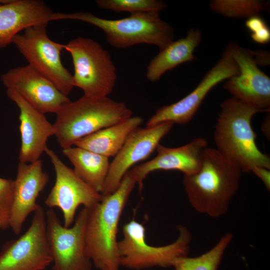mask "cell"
Masks as SVG:
<instances>
[{"mask_svg":"<svg viewBox=\"0 0 270 270\" xmlns=\"http://www.w3.org/2000/svg\"><path fill=\"white\" fill-rule=\"evenodd\" d=\"M136 180L131 169L122 178L117 189L86 208V252L100 270H120L117 233L121 215Z\"/></svg>","mask_w":270,"mask_h":270,"instance_id":"1","label":"cell"},{"mask_svg":"<svg viewBox=\"0 0 270 270\" xmlns=\"http://www.w3.org/2000/svg\"><path fill=\"white\" fill-rule=\"evenodd\" d=\"M242 172L216 148H206L198 171L184 176L183 184L190 205L210 217L224 215L238 188Z\"/></svg>","mask_w":270,"mask_h":270,"instance_id":"2","label":"cell"},{"mask_svg":"<svg viewBox=\"0 0 270 270\" xmlns=\"http://www.w3.org/2000/svg\"><path fill=\"white\" fill-rule=\"evenodd\" d=\"M220 108L214 134L217 150L242 172H251L256 166L270 170V157L258 148L251 124L262 112L234 97L222 102Z\"/></svg>","mask_w":270,"mask_h":270,"instance_id":"3","label":"cell"},{"mask_svg":"<svg viewBox=\"0 0 270 270\" xmlns=\"http://www.w3.org/2000/svg\"><path fill=\"white\" fill-rule=\"evenodd\" d=\"M56 114L54 124L58 143L62 149L74 145L81 138L132 116L124 102L106 97L82 96L62 104Z\"/></svg>","mask_w":270,"mask_h":270,"instance_id":"4","label":"cell"},{"mask_svg":"<svg viewBox=\"0 0 270 270\" xmlns=\"http://www.w3.org/2000/svg\"><path fill=\"white\" fill-rule=\"evenodd\" d=\"M74 20L101 29L108 43L117 48H126L140 44H152L160 50L174 41V30L161 19L159 12H138L118 20L98 17L88 12L53 13L50 21Z\"/></svg>","mask_w":270,"mask_h":270,"instance_id":"5","label":"cell"},{"mask_svg":"<svg viewBox=\"0 0 270 270\" xmlns=\"http://www.w3.org/2000/svg\"><path fill=\"white\" fill-rule=\"evenodd\" d=\"M178 236L173 242L164 246L149 245L146 241L142 224L130 220L122 227V238L118 242L120 266L140 270L154 267L172 266L179 258L188 256L192 236L184 226L178 227Z\"/></svg>","mask_w":270,"mask_h":270,"instance_id":"6","label":"cell"},{"mask_svg":"<svg viewBox=\"0 0 270 270\" xmlns=\"http://www.w3.org/2000/svg\"><path fill=\"white\" fill-rule=\"evenodd\" d=\"M72 58L74 86L82 89L84 96L106 97L112 91L116 69L109 52L90 38L78 37L64 44Z\"/></svg>","mask_w":270,"mask_h":270,"instance_id":"7","label":"cell"},{"mask_svg":"<svg viewBox=\"0 0 270 270\" xmlns=\"http://www.w3.org/2000/svg\"><path fill=\"white\" fill-rule=\"evenodd\" d=\"M48 24L30 26L22 34L16 36L12 43L30 66L49 80L63 94L68 96L74 87L72 76L62 64L61 52L64 44L50 40Z\"/></svg>","mask_w":270,"mask_h":270,"instance_id":"8","label":"cell"},{"mask_svg":"<svg viewBox=\"0 0 270 270\" xmlns=\"http://www.w3.org/2000/svg\"><path fill=\"white\" fill-rule=\"evenodd\" d=\"M86 210L84 208L74 225L66 228L52 208L46 212V237L52 270H92V262L86 252Z\"/></svg>","mask_w":270,"mask_h":270,"instance_id":"9","label":"cell"},{"mask_svg":"<svg viewBox=\"0 0 270 270\" xmlns=\"http://www.w3.org/2000/svg\"><path fill=\"white\" fill-rule=\"evenodd\" d=\"M28 230L6 242L0 251V270H44L52 263L46 237V212L40 205Z\"/></svg>","mask_w":270,"mask_h":270,"instance_id":"10","label":"cell"},{"mask_svg":"<svg viewBox=\"0 0 270 270\" xmlns=\"http://www.w3.org/2000/svg\"><path fill=\"white\" fill-rule=\"evenodd\" d=\"M44 152L56 172L55 183L44 204L50 208H60L63 215V225L69 228L74 222L78 208L81 205L86 208H92L100 200L102 194L81 180L52 150L46 146Z\"/></svg>","mask_w":270,"mask_h":270,"instance_id":"11","label":"cell"},{"mask_svg":"<svg viewBox=\"0 0 270 270\" xmlns=\"http://www.w3.org/2000/svg\"><path fill=\"white\" fill-rule=\"evenodd\" d=\"M238 66L226 48L218 62L204 75L196 87L179 101L157 110L148 121L151 127L164 122L180 124L188 123L198 110L208 92L216 85L238 75Z\"/></svg>","mask_w":270,"mask_h":270,"instance_id":"12","label":"cell"},{"mask_svg":"<svg viewBox=\"0 0 270 270\" xmlns=\"http://www.w3.org/2000/svg\"><path fill=\"white\" fill-rule=\"evenodd\" d=\"M226 48L238 64L239 74L228 79L224 88L238 99L262 112H269L270 78L258 68L253 50L235 42Z\"/></svg>","mask_w":270,"mask_h":270,"instance_id":"13","label":"cell"},{"mask_svg":"<svg viewBox=\"0 0 270 270\" xmlns=\"http://www.w3.org/2000/svg\"><path fill=\"white\" fill-rule=\"evenodd\" d=\"M174 124L172 122H164L153 126L138 127L134 130L110 163L100 194L108 195L114 192L126 173L135 164L150 156L161 140L170 132Z\"/></svg>","mask_w":270,"mask_h":270,"instance_id":"14","label":"cell"},{"mask_svg":"<svg viewBox=\"0 0 270 270\" xmlns=\"http://www.w3.org/2000/svg\"><path fill=\"white\" fill-rule=\"evenodd\" d=\"M2 82L6 90L13 91L43 114L56 113L70 101L47 78L29 64L16 67L2 74Z\"/></svg>","mask_w":270,"mask_h":270,"instance_id":"15","label":"cell"},{"mask_svg":"<svg viewBox=\"0 0 270 270\" xmlns=\"http://www.w3.org/2000/svg\"><path fill=\"white\" fill-rule=\"evenodd\" d=\"M49 176L42 168L40 159L30 163L20 162L14 180V200L10 219V228L20 234L28 216L40 205L36 200L48 183Z\"/></svg>","mask_w":270,"mask_h":270,"instance_id":"16","label":"cell"},{"mask_svg":"<svg viewBox=\"0 0 270 270\" xmlns=\"http://www.w3.org/2000/svg\"><path fill=\"white\" fill-rule=\"evenodd\" d=\"M207 146L206 140L202 138H194L177 148H168L159 144L156 149L157 154L154 158L131 169L140 190L146 176L155 170H177L184 176L196 173L200 168L202 153Z\"/></svg>","mask_w":270,"mask_h":270,"instance_id":"17","label":"cell"},{"mask_svg":"<svg viewBox=\"0 0 270 270\" xmlns=\"http://www.w3.org/2000/svg\"><path fill=\"white\" fill-rule=\"evenodd\" d=\"M8 98L20 110L21 146L20 162L30 163L40 159L46 148L48 138L54 136V124L41 112L16 92L6 90Z\"/></svg>","mask_w":270,"mask_h":270,"instance_id":"18","label":"cell"},{"mask_svg":"<svg viewBox=\"0 0 270 270\" xmlns=\"http://www.w3.org/2000/svg\"><path fill=\"white\" fill-rule=\"evenodd\" d=\"M54 12L42 0H11L0 4V49L12 43L22 30L37 24H48Z\"/></svg>","mask_w":270,"mask_h":270,"instance_id":"19","label":"cell"},{"mask_svg":"<svg viewBox=\"0 0 270 270\" xmlns=\"http://www.w3.org/2000/svg\"><path fill=\"white\" fill-rule=\"evenodd\" d=\"M201 40L200 30L192 28L188 32L185 37L172 41L160 50L147 67V79L152 82L158 81L167 71L194 60V52Z\"/></svg>","mask_w":270,"mask_h":270,"instance_id":"20","label":"cell"},{"mask_svg":"<svg viewBox=\"0 0 270 270\" xmlns=\"http://www.w3.org/2000/svg\"><path fill=\"white\" fill-rule=\"evenodd\" d=\"M138 116L101 129L77 141L74 146L109 158L115 156L130 134L142 122Z\"/></svg>","mask_w":270,"mask_h":270,"instance_id":"21","label":"cell"},{"mask_svg":"<svg viewBox=\"0 0 270 270\" xmlns=\"http://www.w3.org/2000/svg\"><path fill=\"white\" fill-rule=\"evenodd\" d=\"M62 153L73 165L76 174L101 194L109 170L108 158L76 146L62 149Z\"/></svg>","mask_w":270,"mask_h":270,"instance_id":"22","label":"cell"},{"mask_svg":"<svg viewBox=\"0 0 270 270\" xmlns=\"http://www.w3.org/2000/svg\"><path fill=\"white\" fill-rule=\"evenodd\" d=\"M232 238L231 233H227L209 250L196 257L186 256L179 258L172 266L175 270H218Z\"/></svg>","mask_w":270,"mask_h":270,"instance_id":"23","label":"cell"},{"mask_svg":"<svg viewBox=\"0 0 270 270\" xmlns=\"http://www.w3.org/2000/svg\"><path fill=\"white\" fill-rule=\"evenodd\" d=\"M268 7V2L260 0H214L210 4V8L216 13L237 18L259 16Z\"/></svg>","mask_w":270,"mask_h":270,"instance_id":"24","label":"cell"},{"mask_svg":"<svg viewBox=\"0 0 270 270\" xmlns=\"http://www.w3.org/2000/svg\"><path fill=\"white\" fill-rule=\"evenodd\" d=\"M96 3L101 8L131 14L159 12L167 8L166 4L160 0H97Z\"/></svg>","mask_w":270,"mask_h":270,"instance_id":"25","label":"cell"},{"mask_svg":"<svg viewBox=\"0 0 270 270\" xmlns=\"http://www.w3.org/2000/svg\"><path fill=\"white\" fill-rule=\"evenodd\" d=\"M14 193V180L0 177V230L10 228Z\"/></svg>","mask_w":270,"mask_h":270,"instance_id":"26","label":"cell"},{"mask_svg":"<svg viewBox=\"0 0 270 270\" xmlns=\"http://www.w3.org/2000/svg\"><path fill=\"white\" fill-rule=\"evenodd\" d=\"M252 40L260 44H266L270 41V30L268 26L252 33Z\"/></svg>","mask_w":270,"mask_h":270,"instance_id":"27","label":"cell"},{"mask_svg":"<svg viewBox=\"0 0 270 270\" xmlns=\"http://www.w3.org/2000/svg\"><path fill=\"white\" fill-rule=\"evenodd\" d=\"M246 27L252 33L267 26L264 20L259 16H254L247 18L245 23Z\"/></svg>","mask_w":270,"mask_h":270,"instance_id":"28","label":"cell"},{"mask_svg":"<svg viewBox=\"0 0 270 270\" xmlns=\"http://www.w3.org/2000/svg\"><path fill=\"white\" fill-rule=\"evenodd\" d=\"M251 172L260 178L264 183L267 189L270 188V169L262 166H256Z\"/></svg>","mask_w":270,"mask_h":270,"instance_id":"29","label":"cell"},{"mask_svg":"<svg viewBox=\"0 0 270 270\" xmlns=\"http://www.w3.org/2000/svg\"><path fill=\"white\" fill-rule=\"evenodd\" d=\"M254 52V59L258 66H266L270 64V53L268 51L260 50Z\"/></svg>","mask_w":270,"mask_h":270,"instance_id":"30","label":"cell"},{"mask_svg":"<svg viewBox=\"0 0 270 270\" xmlns=\"http://www.w3.org/2000/svg\"><path fill=\"white\" fill-rule=\"evenodd\" d=\"M270 114L267 115L264 118V120L262 125V130L266 138L270 140Z\"/></svg>","mask_w":270,"mask_h":270,"instance_id":"31","label":"cell"}]
</instances>
